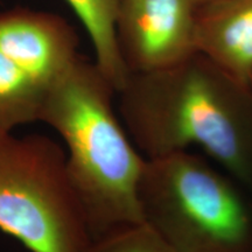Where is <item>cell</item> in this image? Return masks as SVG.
Here are the masks:
<instances>
[{
  "mask_svg": "<svg viewBox=\"0 0 252 252\" xmlns=\"http://www.w3.org/2000/svg\"><path fill=\"white\" fill-rule=\"evenodd\" d=\"M87 252H174L146 223L116 229L94 239Z\"/></svg>",
  "mask_w": 252,
  "mask_h": 252,
  "instance_id": "cell-10",
  "label": "cell"
},
{
  "mask_svg": "<svg viewBox=\"0 0 252 252\" xmlns=\"http://www.w3.org/2000/svg\"><path fill=\"white\" fill-rule=\"evenodd\" d=\"M195 14L193 0H121L116 32L128 72L162 70L197 53Z\"/></svg>",
  "mask_w": 252,
  "mask_h": 252,
  "instance_id": "cell-5",
  "label": "cell"
},
{
  "mask_svg": "<svg viewBox=\"0 0 252 252\" xmlns=\"http://www.w3.org/2000/svg\"><path fill=\"white\" fill-rule=\"evenodd\" d=\"M0 230L31 252H87L93 242L67 153L46 135L0 131Z\"/></svg>",
  "mask_w": 252,
  "mask_h": 252,
  "instance_id": "cell-4",
  "label": "cell"
},
{
  "mask_svg": "<svg viewBox=\"0 0 252 252\" xmlns=\"http://www.w3.org/2000/svg\"><path fill=\"white\" fill-rule=\"evenodd\" d=\"M194 4L197 6H201V5H204V4H208V2H213V1H219V0H193Z\"/></svg>",
  "mask_w": 252,
  "mask_h": 252,
  "instance_id": "cell-11",
  "label": "cell"
},
{
  "mask_svg": "<svg viewBox=\"0 0 252 252\" xmlns=\"http://www.w3.org/2000/svg\"><path fill=\"white\" fill-rule=\"evenodd\" d=\"M47 89L0 53V131L40 122Z\"/></svg>",
  "mask_w": 252,
  "mask_h": 252,
  "instance_id": "cell-9",
  "label": "cell"
},
{
  "mask_svg": "<svg viewBox=\"0 0 252 252\" xmlns=\"http://www.w3.org/2000/svg\"><path fill=\"white\" fill-rule=\"evenodd\" d=\"M83 24L94 50V62L115 90L124 87L130 72L119 52L117 18L121 0H65Z\"/></svg>",
  "mask_w": 252,
  "mask_h": 252,
  "instance_id": "cell-8",
  "label": "cell"
},
{
  "mask_svg": "<svg viewBox=\"0 0 252 252\" xmlns=\"http://www.w3.org/2000/svg\"><path fill=\"white\" fill-rule=\"evenodd\" d=\"M117 96L119 117L146 159L198 147L252 185V89L204 55L130 74Z\"/></svg>",
  "mask_w": 252,
  "mask_h": 252,
  "instance_id": "cell-1",
  "label": "cell"
},
{
  "mask_svg": "<svg viewBox=\"0 0 252 252\" xmlns=\"http://www.w3.org/2000/svg\"><path fill=\"white\" fill-rule=\"evenodd\" d=\"M117 91L94 61L80 55L47 89L40 122L67 147L71 184L91 238L143 223L138 187L146 158L123 124Z\"/></svg>",
  "mask_w": 252,
  "mask_h": 252,
  "instance_id": "cell-2",
  "label": "cell"
},
{
  "mask_svg": "<svg viewBox=\"0 0 252 252\" xmlns=\"http://www.w3.org/2000/svg\"><path fill=\"white\" fill-rule=\"evenodd\" d=\"M250 87H251V89H252V78H251V82H250Z\"/></svg>",
  "mask_w": 252,
  "mask_h": 252,
  "instance_id": "cell-12",
  "label": "cell"
},
{
  "mask_svg": "<svg viewBox=\"0 0 252 252\" xmlns=\"http://www.w3.org/2000/svg\"><path fill=\"white\" fill-rule=\"evenodd\" d=\"M78 35L58 14L30 8L0 12V53L46 89L74 64Z\"/></svg>",
  "mask_w": 252,
  "mask_h": 252,
  "instance_id": "cell-6",
  "label": "cell"
},
{
  "mask_svg": "<svg viewBox=\"0 0 252 252\" xmlns=\"http://www.w3.org/2000/svg\"><path fill=\"white\" fill-rule=\"evenodd\" d=\"M197 53L236 81L252 78V0H219L197 6Z\"/></svg>",
  "mask_w": 252,
  "mask_h": 252,
  "instance_id": "cell-7",
  "label": "cell"
},
{
  "mask_svg": "<svg viewBox=\"0 0 252 252\" xmlns=\"http://www.w3.org/2000/svg\"><path fill=\"white\" fill-rule=\"evenodd\" d=\"M143 220L174 252H252V220L237 189L191 151L146 159Z\"/></svg>",
  "mask_w": 252,
  "mask_h": 252,
  "instance_id": "cell-3",
  "label": "cell"
}]
</instances>
